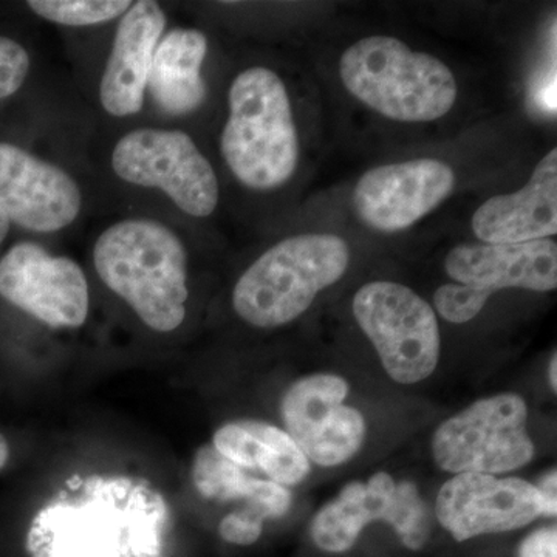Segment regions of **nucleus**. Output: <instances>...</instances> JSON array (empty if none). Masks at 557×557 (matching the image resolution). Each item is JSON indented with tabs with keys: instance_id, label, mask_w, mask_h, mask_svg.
Returning <instances> with one entry per match:
<instances>
[{
	"instance_id": "obj_5",
	"label": "nucleus",
	"mask_w": 557,
	"mask_h": 557,
	"mask_svg": "<svg viewBox=\"0 0 557 557\" xmlns=\"http://www.w3.org/2000/svg\"><path fill=\"white\" fill-rule=\"evenodd\" d=\"M354 314L392 380L416 384L437 369V317L413 289L397 282H369L355 295Z\"/></svg>"
},
{
	"instance_id": "obj_28",
	"label": "nucleus",
	"mask_w": 557,
	"mask_h": 557,
	"mask_svg": "<svg viewBox=\"0 0 557 557\" xmlns=\"http://www.w3.org/2000/svg\"><path fill=\"white\" fill-rule=\"evenodd\" d=\"M549 376V386L553 387V391H557V357L556 354L553 355L552 362H549L548 369Z\"/></svg>"
},
{
	"instance_id": "obj_6",
	"label": "nucleus",
	"mask_w": 557,
	"mask_h": 557,
	"mask_svg": "<svg viewBox=\"0 0 557 557\" xmlns=\"http://www.w3.org/2000/svg\"><path fill=\"white\" fill-rule=\"evenodd\" d=\"M525 399L502 394L480 399L435 432L432 453L453 474H504L525 467L536 448L527 432Z\"/></svg>"
},
{
	"instance_id": "obj_12",
	"label": "nucleus",
	"mask_w": 557,
	"mask_h": 557,
	"mask_svg": "<svg viewBox=\"0 0 557 557\" xmlns=\"http://www.w3.org/2000/svg\"><path fill=\"white\" fill-rule=\"evenodd\" d=\"M435 512L450 536L463 542L530 525L542 516V500L525 480L467 472L442 486Z\"/></svg>"
},
{
	"instance_id": "obj_1",
	"label": "nucleus",
	"mask_w": 557,
	"mask_h": 557,
	"mask_svg": "<svg viewBox=\"0 0 557 557\" xmlns=\"http://www.w3.org/2000/svg\"><path fill=\"white\" fill-rule=\"evenodd\" d=\"M94 263L106 287L129 304L149 329L170 333L185 321L188 251L163 223L121 220L98 237Z\"/></svg>"
},
{
	"instance_id": "obj_18",
	"label": "nucleus",
	"mask_w": 557,
	"mask_h": 557,
	"mask_svg": "<svg viewBox=\"0 0 557 557\" xmlns=\"http://www.w3.org/2000/svg\"><path fill=\"white\" fill-rule=\"evenodd\" d=\"M214 449L244 469H255L282 486L310 474V460L287 432L258 420L231 421L212 438Z\"/></svg>"
},
{
	"instance_id": "obj_24",
	"label": "nucleus",
	"mask_w": 557,
	"mask_h": 557,
	"mask_svg": "<svg viewBox=\"0 0 557 557\" xmlns=\"http://www.w3.org/2000/svg\"><path fill=\"white\" fill-rule=\"evenodd\" d=\"M263 519L251 509L231 512L220 522L219 534L223 541L234 545H252L262 536Z\"/></svg>"
},
{
	"instance_id": "obj_27",
	"label": "nucleus",
	"mask_w": 557,
	"mask_h": 557,
	"mask_svg": "<svg viewBox=\"0 0 557 557\" xmlns=\"http://www.w3.org/2000/svg\"><path fill=\"white\" fill-rule=\"evenodd\" d=\"M9 457H10L9 442H7V438L3 437L2 434H0V469H3V467H5L7 461H9Z\"/></svg>"
},
{
	"instance_id": "obj_19",
	"label": "nucleus",
	"mask_w": 557,
	"mask_h": 557,
	"mask_svg": "<svg viewBox=\"0 0 557 557\" xmlns=\"http://www.w3.org/2000/svg\"><path fill=\"white\" fill-rule=\"evenodd\" d=\"M194 483L201 496L215 500L251 498L258 479L249 478L244 468L205 446L197 453L193 468Z\"/></svg>"
},
{
	"instance_id": "obj_14",
	"label": "nucleus",
	"mask_w": 557,
	"mask_h": 557,
	"mask_svg": "<svg viewBox=\"0 0 557 557\" xmlns=\"http://www.w3.org/2000/svg\"><path fill=\"white\" fill-rule=\"evenodd\" d=\"M445 270L457 284L486 289L552 292L557 287V245L542 239L523 244H463L450 249Z\"/></svg>"
},
{
	"instance_id": "obj_20",
	"label": "nucleus",
	"mask_w": 557,
	"mask_h": 557,
	"mask_svg": "<svg viewBox=\"0 0 557 557\" xmlns=\"http://www.w3.org/2000/svg\"><path fill=\"white\" fill-rule=\"evenodd\" d=\"M32 11L42 20L69 27H89L123 16L129 0H30Z\"/></svg>"
},
{
	"instance_id": "obj_13",
	"label": "nucleus",
	"mask_w": 557,
	"mask_h": 557,
	"mask_svg": "<svg viewBox=\"0 0 557 557\" xmlns=\"http://www.w3.org/2000/svg\"><path fill=\"white\" fill-rule=\"evenodd\" d=\"M75 180L57 164L0 143V209L10 222L35 233L67 228L81 211Z\"/></svg>"
},
{
	"instance_id": "obj_4",
	"label": "nucleus",
	"mask_w": 557,
	"mask_h": 557,
	"mask_svg": "<svg viewBox=\"0 0 557 557\" xmlns=\"http://www.w3.org/2000/svg\"><path fill=\"white\" fill-rule=\"evenodd\" d=\"M350 248L335 234H299L271 247L237 281L233 307L259 329L302 317L322 289L346 274Z\"/></svg>"
},
{
	"instance_id": "obj_15",
	"label": "nucleus",
	"mask_w": 557,
	"mask_h": 557,
	"mask_svg": "<svg viewBox=\"0 0 557 557\" xmlns=\"http://www.w3.org/2000/svg\"><path fill=\"white\" fill-rule=\"evenodd\" d=\"M164 27V11L150 0L132 3L123 14L100 84L101 106L109 115L124 119L143 109L150 65Z\"/></svg>"
},
{
	"instance_id": "obj_8",
	"label": "nucleus",
	"mask_w": 557,
	"mask_h": 557,
	"mask_svg": "<svg viewBox=\"0 0 557 557\" xmlns=\"http://www.w3.org/2000/svg\"><path fill=\"white\" fill-rule=\"evenodd\" d=\"M379 520L392 525L410 549L423 548L431 533L428 507L417 486L379 472L369 482L348 483L335 500L319 509L311 522V539L324 552L346 553L361 531Z\"/></svg>"
},
{
	"instance_id": "obj_11",
	"label": "nucleus",
	"mask_w": 557,
	"mask_h": 557,
	"mask_svg": "<svg viewBox=\"0 0 557 557\" xmlns=\"http://www.w3.org/2000/svg\"><path fill=\"white\" fill-rule=\"evenodd\" d=\"M456 188L449 164L417 159L366 172L354 189L358 218L380 233H399L437 209Z\"/></svg>"
},
{
	"instance_id": "obj_22",
	"label": "nucleus",
	"mask_w": 557,
	"mask_h": 557,
	"mask_svg": "<svg viewBox=\"0 0 557 557\" xmlns=\"http://www.w3.org/2000/svg\"><path fill=\"white\" fill-rule=\"evenodd\" d=\"M30 72V57L16 40L0 36V100L21 89Z\"/></svg>"
},
{
	"instance_id": "obj_29",
	"label": "nucleus",
	"mask_w": 557,
	"mask_h": 557,
	"mask_svg": "<svg viewBox=\"0 0 557 557\" xmlns=\"http://www.w3.org/2000/svg\"><path fill=\"white\" fill-rule=\"evenodd\" d=\"M10 223V219L7 218L5 212L0 209V244H2L3 239L7 237V234H9Z\"/></svg>"
},
{
	"instance_id": "obj_17",
	"label": "nucleus",
	"mask_w": 557,
	"mask_h": 557,
	"mask_svg": "<svg viewBox=\"0 0 557 557\" xmlns=\"http://www.w3.org/2000/svg\"><path fill=\"white\" fill-rule=\"evenodd\" d=\"M208 39L194 28H174L160 39L150 65L148 87L153 101L168 115H188L207 98L201 65Z\"/></svg>"
},
{
	"instance_id": "obj_10",
	"label": "nucleus",
	"mask_w": 557,
	"mask_h": 557,
	"mask_svg": "<svg viewBox=\"0 0 557 557\" xmlns=\"http://www.w3.org/2000/svg\"><path fill=\"white\" fill-rule=\"evenodd\" d=\"M347 395L346 380L318 373L293 383L282 399L285 432L319 467L346 463L364 443V417L344 405Z\"/></svg>"
},
{
	"instance_id": "obj_21",
	"label": "nucleus",
	"mask_w": 557,
	"mask_h": 557,
	"mask_svg": "<svg viewBox=\"0 0 557 557\" xmlns=\"http://www.w3.org/2000/svg\"><path fill=\"white\" fill-rule=\"evenodd\" d=\"M491 296L493 295L486 289L463 284H446L435 292L434 304L440 317L454 324H465L478 317Z\"/></svg>"
},
{
	"instance_id": "obj_23",
	"label": "nucleus",
	"mask_w": 557,
	"mask_h": 557,
	"mask_svg": "<svg viewBox=\"0 0 557 557\" xmlns=\"http://www.w3.org/2000/svg\"><path fill=\"white\" fill-rule=\"evenodd\" d=\"M248 505V509L262 519H277L287 515L289 505H292V494L287 487L278 485L276 482L258 479L255 493L249 498Z\"/></svg>"
},
{
	"instance_id": "obj_16",
	"label": "nucleus",
	"mask_w": 557,
	"mask_h": 557,
	"mask_svg": "<svg viewBox=\"0 0 557 557\" xmlns=\"http://www.w3.org/2000/svg\"><path fill=\"white\" fill-rule=\"evenodd\" d=\"M472 230L483 244H523L557 233V150L553 149L518 193L491 197L478 208Z\"/></svg>"
},
{
	"instance_id": "obj_26",
	"label": "nucleus",
	"mask_w": 557,
	"mask_h": 557,
	"mask_svg": "<svg viewBox=\"0 0 557 557\" xmlns=\"http://www.w3.org/2000/svg\"><path fill=\"white\" fill-rule=\"evenodd\" d=\"M537 491L542 500V516L556 518L557 512V475L556 469L548 472L539 483Z\"/></svg>"
},
{
	"instance_id": "obj_7",
	"label": "nucleus",
	"mask_w": 557,
	"mask_h": 557,
	"mask_svg": "<svg viewBox=\"0 0 557 557\" xmlns=\"http://www.w3.org/2000/svg\"><path fill=\"white\" fill-rule=\"evenodd\" d=\"M112 168L124 182L163 190L193 218H208L218 208V175L185 132H131L113 149Z\"/></svg>"
},
{
	"instance_id": "obj_3",
	"label": "nucleus",
	"mask_w": 557,
	"mask_h": 557,
	"mask_svg": "<svg viewBox=\"0 0 557 557\" xmlns=\"http://www.w3.org/2000/svg\"><path fill=\"white\" fill-rule=\"evenodd\" d=\"M339 76L351 97L399 123L442 119L457 101L456 76L445 62L391 36L351 44L341 57Z\"/></svg>"
},
{
	"instance_id": "obj_25",
	"label": "nucleus",
	"mask_w": 557,
	"mask_h": 557,
	"mask_svg": "<svg viewBox=\"0 0 557 557\" xmlns=\"http://www.w3.org/2000/svg\"><path fill=\"white\" fill-rule=\"evenodd\" d=\"M519 557H557L556 527L534 531L520 545Z\"/></svg>"
},
{
	"instance_id": "obj_9",
	"label": "nucleus",
	"mask_w": 557,
	"mask_h": 557,
	"mask_svg": "<svg viewBox=\"0 0 557 557\" xmlns=\"http://www.w3.org/2000/svg\"><path fill=\"white\" fill-rule=\"evenodd\" d=\"M0 296L54 329H76L89 317V284L78 263L22 242L0 260Z\"/></svg>"
},
{
	"instance_id": "obj_2",
	"label": "nucleus",
	"mask_w": 557,
	"mask_h": 557,
	"mask_svg": "<svg viewBox=\"0 0 557 557\" xmlns=\"http://www.w3.org/2000/svg\"><path fill=\"white\" fill-rule=\"evenodd\" d=\"M220 150L234 177L256 190L281 188L299 163V137L284 81L251 67L233 81Z\"/></svg>"
}]
</instances>
